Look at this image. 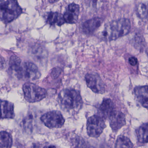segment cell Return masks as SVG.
Masks as SVG:
<instances>
[{"label": "cell", "instance_id": "603a6c76", "mask_svg": "<svg viewBox=\"0 0 148 148\" xmlns=\"http://www.w3.org/2000/svg\"><path fill=\"white\" fill-rule=\"evenodd\" d=\"M129 62L131 65L132 66H135L137 64V59L135 57H131L129 58Z\"/></svg>", "mask_w": 148, "mask_h": 148}, {"label": "cell", "instance_id": "7402d4cb", "mask_svg": "<svg viewBox=\"0 0 148 148\" xmlns=\"http://www.w3.org/2000/svg\"><path fill=\"white\" fill-rule=\"evenodd\" d=\"M62 69L59 67H56L53 68L51 73V76L54 79L58 78L62 73Z\"/></svg>", "mask_w": 148, "mask_h": 148}, {"label": "cell", "instance_id": "8fae6325", "mask_svg": "<svg viewBox=\"0 0 148 148\" xmlns=\"http://www.w3.org/2000/svg\"><path fill=\"white\" fill-rule=\"evenodd\" d=\"M103 21V19L99 17H95L86 21L82 25V32L85 34H92L101 26Z\"/></svg>", "mask_w": 148, "mask_h": 148}, {"label": "cell", "instance_id": "44dd1931", "mask_svg": "<svg viewBox=\"0 0 148 148\" xmlns=\"http://www.w3.org/2000/svg\"><path fill=\"white\" fill-rule=\"evenodd\" d=\"M72 140V143L75 148H84L85 147L84 141L79 137H75Z\"/></svg>", "mask_w": 148, "mask_h": 148}, {"label": "cell", "instance_id": "3957f363", "mask_svg": "<svg viewBox=\"0 0 148 148\" xmlns=\"http://www.w3.org/2000/svg\"><path fill=\"white\" fill-rule=\"evenodd\" d=\"M22 9L18 1L0 0V20L7 23L16 19L21 14Z\"/></svg>", "mask_w": 148, "mask_h": 148}, {"label": "cell", "instance_id": "ba28073f", "mask_svg": "<svg viewBox=\"0 0 148 148\" xmlns=\"http://www.w3.org/2000/svg\"><path fill=\"white\" fill-rule=\"evenodd\" d=\"M87 86L93 92L102 94L105 91L103 82L97 74L87 73L85 77Z\"/></svg>", "mask_w": 148, "mask_h": 148}, {"label": "cell", "instance_id": "ac0fdd59", "mask_svg": "<svg viewBox=\"0 0 148 148\" xmlns=\"http://www.w3.org/2000/svg\"><path fill=\"white\" fill-rule=\"evenodd\" d=\"M133 148V143L128 137L124 136L118 137L115 144V148Z\"/></svg>", "mask_w": 148, "mask_h": 148}, {"label": "cell", "instance_id": "ffe728a7", "mask_svg": "<svg viewBox=\"0 0 148 148\" xmlns=\"http://www.w3.org/2000/svg\"><path fill=\"white\" fill-rule=\"evenodd\" d=\"M137 14L139 18L145 19L147 18L148 10L146 5L143 3H140L137 6L136 9Z\"/></svg>", "mask_w": 148, "mask_h": 148}, {"label": "cell", "instance_id": "2e32d148", "mask_svg": "<svg viewBox=\"0 0 148 148\" xmlns=\"http://www.w3.org/2000/svg\"><path fill=\"white\" fill-rule=\"evenodd\" d=\"M137 136L138 142L142 143H148V124H143L136 131Z\"/></svg>", "mask_w": 148, "mask_h": 148}, {"label": "cell", "instance_id": "7c38bea8", "mask_svg": "<svg viewBox=\"0 0 148 148\" xmlns=\"http://www.w3.org/2000/svg\"><path fill=\"white\" fill-rule=\"evenodd\" d=\"M14 116L13 104L9 101L0 100V119H12Z\"/></svg>", "mask_w": 148, "mask_h": 148}, {"label": "cell", "instance_id": "277c9868", "mask_svg": "<svg viewBox=\"0 0 148 148\" xmlns=\"http://www.w3.org/2000/svg\"><path fill=\"white\" fill-rule=\"evenodd\" d=\"M14 74L19 79L32 81L39 79L41 75L37 66L29 61L21 63L18 70Z\"/></svg>", "mask_w": 148, "mask_h": 148}, {"label": "cell", "instance_id": "8992f818", "mask_svg": "<svg viewBox=\"0 0 148 148\" xmlns=\"http://www.w3.org/2000/svg\"><path fill=\"white\" fill-rule=\"evenodd\" d=\"M104 119L100 116L93 115L89 118L87 121L86 130L87 134L90 137H99L106 128Z\"/></svg>", "mask_w": 148, "mask_h": 148}, {"label": "cell", "instance_id": "9a60e30c", "mask_svg": "<svg viewBox=\"0 0 148 148\" xmlns=\"http://www.w3.org/2000/svg\"><path fill=\"white\" fill-rule=\"evenodd\" d=\"M47 23L51 25L61 26L65 23L63 15L58 12H51L47 16Z\"/></svg>", "mask_w": 148, "mask_h": 148}, {"label": "cell", "instance_id": "6da1fadb", "mask_svg": "<svg viewBox=\"0 0 148 148\" xmlns=\"http://www.w3.org/2000/svg\"><path fill=\"white\" fill-rule=\"evenodd\" d=\"M131 23L128 19L123 18L113 21L106 25L103 32V38L106 40H115L129 33Z\"/></svg>", "mask_w": 148, "mask_h": 148}, {"label": "cell", "instance_id": "e0dca14e", "mask_svg": "<svg viewBox=\"0 0 148 148\" xmlns=\"http://www.w3.org/2000/svg\"><path fill=\"white\" fill-rule=\"evenodd\" d=\"M13 139L12 136L6 131L0 132V148H12Z\"/></svg>", "mask_w": 148, "mask_h": 148}, {"label": "cell", "instance_id": "7a4b0ae2", "mask_svg": "<svg viewBox=\"0 0 148 148\" xmlns=\"http://www.w3.org/2000/svg\"><path fill=\"white\" fill-rule=\"evenodd\" d=\"M59 99L61 107L67 111L77 112L83 105V100L80 93L73 89L62 90L59 94Z\"/></svg>", "mask_w": 148, "mask_h": 148}, {"label": "cell", "instance_id": "d4e9b609", "mask_svg": "<svg viewBox=\"0 0 148 148\" xmlns=\"http://www.w3.org/2000/svg\"><path fill=\"white\" fill-rule=\"evenodd\" d=\"M44 148H59L54 145H49L45 146Z\"/></svg>", "mask_w": 148, "mask_h": 148}, {"label": "cell", "instance_id": "cb8c5ba5", "mask_svg": "<svg viewBox=\"0 0 148 148\" xmlns=\"http://www.w3.org/2000/svg\"><path fill=\"white\" fill-rule=\"evenodd\" d=\"M93 148H110V147L108 146V145H106L102 144L100 145L99 146H97L96 147H94Z\"/></svg>", "mask_w": 148, "mask_h": 148}, {"label": "cell", "instance_id": "52a82bcc", "mask_svg": "<svg viewBox=\"0 0 148 148\" xmlns=\"http://www.w3.org/2000/svg\"><path fill=\"white\" fill-rule=\"evenodd\" d=\"M44 124L50 129L61 128L65 123L63 115L58 111H51L44 114L40 118Z\"/></svg>", "mask_w": 148, "mask_h": 148}, {"label": "cell", "instance_id": "d6986e66", "mask_svg": "<svg viewBox=\"0 0 148 148\" xmlns=\"http://www.w3.org/2000/svg\"><path fill=\"white\" fill-rule=\"evenodd\" d=\"M21 60L15 55H13L10 58L9 61V67L10 70L14 73V74L18 70L21 64Z\"/></svg>", "mask_w": 148, "mask_h": 148}, {"label": "cell", "instance_id": "5bb4252c", "mask_svg": "<svg viewBox=\"0 0 148 148\" xmlns=\"http://www.w3.org/2000/svg\"><path fill=\"white\" fill-rule=\"evenodd\" d=\"M134 92L138 101L142 106L147 109L148 106V92L147 86H137L134 89Z\"/></svg>", "mask_w": 148, "mask_h": 148}, {"label": "cell", "instance_id": "9c48e42d", "mask_svg": "<svg viewBox=\"0 0 148 148\" xmlns=\"http://www.w3.org/2000/svg\"><path fill=\"white\" fill-rule=\"evenodd\" d=\"M110 125L114 132H116L126 124L125 114L121 111L115 110L109 118Z\"/></svg>", "mask_w": 148, "mask_h": 148}, {"label": "cell", "instance_id": "30bf717a", "mask_svg": "<svg viewBox=\"0 0 148 148\" xmlns=\"http://www.w3.org/2000/svg\"><path fill=\"white\" fill-rule=\"evenodd\" d=\"M79 6L75 3H71L67 7L63 15L65 22L68 24H75L77 21L79 13Z\"/></svg>", "mask_w": 148, "mask_h": 148}, {"label": "cell", "instance_id": "4fadbf2b", "mask_svg": "<svg viewBox=\"0 0 148 148\" xmlns=\"http://www.w3.org/2000/svg\"><path fill=\"white\" fill-rule=\"evenodd\" d=\"M116 110L113 101L110 99H105L103 100L99 108V113L104 119L109 118L112 113Z\"/></svg>", "mask_w": 148, "mask_h": 148}, {"label": "cell", "instance_id": "5b68a950", "mask_svg": "<svg viewBox=\"0 0 148 148\" xmlns=\"http://www.w3.org/2000/svg\"><path fill=\"white\" fill-rule=\"evenodd\" d=\"M25 98L27 102L34 103L41 101L46 97L45 89L33 83H27L23 86Z\"/></svg>", "mask_w": 148, "mask_h": 148}]
</instances>
